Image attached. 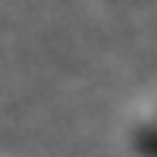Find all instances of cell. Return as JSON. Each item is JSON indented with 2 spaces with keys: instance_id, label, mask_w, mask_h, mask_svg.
<instances>
[{
  "instance_id": "1",
  "label": "cell",
  "mask_w": 157,
  "mask_h": 157,
  "mask_svg": "<svg viewBox=\"0 0 157 157\" xmlns=\"http://www.w3.org/2000/svg\"><path fill=\"white\" fill-rule=\"evenodd\" d=\"M154 141H157V107L151 113H145L135 123V129H132V148L135 145H154ZM141 154H145V157H157V148L141 151Z\"/></svg>"
}]
</instances>
